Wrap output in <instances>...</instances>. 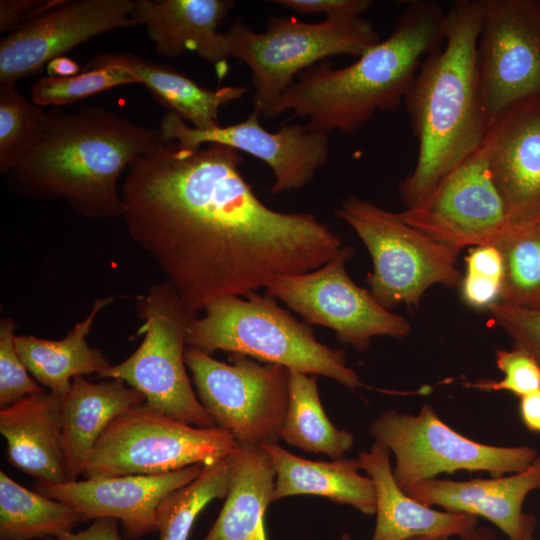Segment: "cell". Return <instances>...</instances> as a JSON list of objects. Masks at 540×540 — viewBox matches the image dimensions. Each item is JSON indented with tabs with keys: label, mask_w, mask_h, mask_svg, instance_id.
<instances>
[{
	"label": "cell",
	"mask_w": 540,
	"mask_h": 540,
	"mask_svg": "<svg viewBox=\"0 0 540 540\" xmlns=\"http://www.w3.org/2000/svg\"><path fill=\"white\" fill-rule=\"evenodd\" d=\"M140 84L128 70L118 66L84 68L71 77L45 76L31 87V101L38 106H64L113 87Z\"/></svg>",
	"instance_id": "33"
},
{
	"label": "cell",
	"mask_w": 540,
	"mask_h": 540,
	"mask_svg": "<svg viewBox=\"0 0 540 540\" xmlns=\"http://www.w3.org/2000/svg\"><path fill=\"white\" fill-rule=\"evenodd\" d=\"M82 521L71 506L26 489L0 472V540L57 539Z\"/></svg>",
	"instance_id": "29"
},
{
	"label": "cell",
	"mask_w": 540,
	"mask_h": 540,
	"mask_svg": "<svg viewBox=\"0 0 540 540\" xmlns=\"http://www.w3.org/2000/svg\"><path fill=\"white\" fill-rule=\"evenodd\" d=\"M467 271L494 279H503V261L500 252L493 245L477 246L466 258Z\"/></svg>",
	"instance_id": "40"
},
{
	"label": "cell",
	"mask_w": 540,
	"mask_h": 540,
	"mask_svg": "<svg viewBox=\"0 0 540 540\" xmlns=\"http://www.w3.org/2000/svg\"><path fill=\"white\" fill-rule=\"evenodd\" d=\"M224 34L230 57L251 71L253 108L265 118L302 71L330 56L358 58L380 41L374 26L362 17L305 23L272 16L261 33L235 19Z\"/></svg>",
	"instance_id": "6"
},
{
	"label": "cell",
	"mask_w": 540,
	"mask_h": 540,
	"mask_svg": "<svg viewBox=\"0 0 540 540\" xmlns=\"http://www.w3.org/2000/svg\"><path fill=\"white\" fill-rule=\"evenodd\" d=\"M239 443L228 431L173 419L145 402L117 416L96 442L83 467L85 479L159 475L192 465H210Z\"/></svg>",
	"instance_id": "9"
},
{
	"label": "cell",
	"mask_w": 540,
	"mask_h": 540,
	"mask_svg": "<svg viewBox=\"0 0 540 540\" xmlns=\"http://www.w3.org/2000/svg\"><path fill=\"white\" fill-rule=\"evenodd\" d=\"M137 311L144 321L137 332L144 335L142 343L99 376L125 382L143 395L146 404L173 419L200 428L217 427L186 370L187 333L197 314L167 281L138 296Z\"/></svg>",
	"instance_id": "7"
},
{
	"label": "cell",
	"mask_w": 540,
	"mask_h": 540,
	"mask_svg": "<svg viewBox=\"0 0 540 540\" xmlns=\"http://www.w3.org/2000/svg\"><path fill=\"white\" fill-rule=\"evenodd\" d=\"M341 540H351L350 535L347 533L343 534Z\"/></svg>",
	"instance_id": "46"
},
{
	"label": "cell",
	"mask_w": 540,
	"mask_h": 540,
	"mask_svg": "<svg viewBox=\"0 0 540 540\" xmlns=\"http://www.w3.org/2000/svg\"><path fill=\"white\" fill-rule=\"evenodd\" d=\"M104 66L128 70L168 111L202 130L218 126L220 108L241 99L248 91L244 86L206 89L173 67L126 52L97 54L85 68Z\"/></svg>",
	"instance_id": "24"
},
{
	"label": "cell",
	"mask_w": 540,
	"mask_h": 540,
	"mask_svg": "<svg viewBox=\"0 0 540 540\" xmlns=\"http://www.w3.org/2000/svg\"><path fill=\"white\" fill-rule=\"evenodd\" d=\"M163 143L159 129L100 106L69 113L54 108L6 176L10 188L23 196L64 200L86 218L123 217L121 173Z\"/></svg>",
	"instance_id": "2"
},
{
	"label": "cell",
	"mask_w": 540,
	"mask_h": 540,
	"mask_svg": "<svg viewBox=\"0 0 540 540\" xmlns=\"http://www.w3.org/2000/svg\"><path fill=\"white\" fill-rule=\"evenodd\" d=\"M262 448L276 471L273 502L289 496L314 495L350 505L365 515L375 514V486L369 476L358 472V460L312 461L292 454L278 443Z\"/></svg>",
	"instance_id": "25"
},
{
	"label": "cell",
	"mask_w": 540,
	"mask_h": 540,
	"mask_svg": "<svg viewBox=\"0 0 540 540\" xmlns=\"http://www.w3.org/2000/svg\"><path fill=\"white\" fill-rule=\"evenodd\" d=\"M62 397L41 391L0 408L9 462L48 483L67 481L61 440Z\"/></svg>",
	"instance_id": "21"
},
{
	"label": "cell",
	"mask_w": 540,
	"mask_h": 540,
	"mask_svg": "<svg viewBox=\"0 0 540 540\" xmlns=\"http://www.w3.org/2000/svg\"><path fill=\"white\" fill-rule=\"evenodd\" d=\"M370 434L395 456L394 478L404 491L441 473L487 471L493 477L526 470L538 456L531 446L499 447L475 442L445 424L424 404L417 415L382 412Z\"/></svg>",
	"instance_id": "11"
},
{
	"label": "cell",
	"mask_w": 540,
	"mask_h": 540,
	"mask_svg": "<svg viewBox=\"0 0 540 540\" xmlns=\"http://www.w3.org/2000/svg\"><path fill=\"white\" fill-rule=\"evenodd\" d=\"M279 438L302 451L343 458L354 443L347 430L336 428L327 417L314 375L289 370V397Z\"/></svg>",
	"instance_id": "28"
},
{
	"label": "cell",
	"mask_w": 540,
	"mask_h": 540,
	"mask_svg": "<svg viewBox=\"0 0 540 540\" xmlns=\"http://www.w3.org/2000/svg\"><path fill=\"white\" fill-rule=\"evenodd\" d=\"M360 469L372 479L376 491V525L371 540H407L416 536H463L477 526V517L437 511L408 496L397 484L390 450L374 442L359 454Z\"/></svg>",
	"instance_id": "22"
},
{
	"label": "cell",
	"mask_w": 540,
	"mask_h": 540,
	"mask_svg": "<svg viewBox=\"0 0 540 540\" xmlns=\"http://www.w3.org/2000/svg\"><path fill=\"white\" fill-rule=\"evenodd\" d=\"M540 489V454L523 472L490 479L452 481L429 479L404 492L426 506L481 516L496 525L508 540H534L537 519L523 512L526 496Z\"/></svg>",
	"instance_id": "19"
},
{
	"label": "cell",
	"mask_w": 540,
	"mask_h": 540,
	"mask_svg": "<svg viewBox=\"0 0 540 540\" xmlns=\"http://www.w3.org/2000/svg\"><path fill=\"white\" fill-rule=\"evenodd\" d=\"M354 249L345 245L332 260L310 272L275 279L265 290L300 315L308 325L332 329L339 342L359 352L372 338H404L410 323L383 307L370 291L358 286L346 271Z\"/></svg>",
	"instance_id": "12"
},
{
	"label": "cell",
	"mask_w": 540,
	"mask_h": 540,
	"mask_svg": "<svg viewBox=\"0 0 540 540\" xmlns=\"http://www.w3.org/2000/svg\"><path fill=\"white\" fill-rule=\"evenodd\" d=\"M41 540H57L55 538H45V539H41Z\"/></svg>",
	"instance_id": "47"
},
{
	"label": "cell",
	"mask_w": 540,
	"mask_h": 540,
	"mask_svg": "<svg viewBox=\"0 0 540 540\" xmlns=\"http://www.w3.org/2000/svg\"><path fill=\"white\" fill-rule=\"evenodd\" d=\"M191 322L186 344L212 355L221 350L289 370L321 375L351 390L363 386L347 365L342 349L319 342L310 325L297 320L270 294L257 291L225 296L204 308Z\"/></svg>",
	"instance_id": "5"
},
{
	"label": "cell",
	"mask_w": 540,
	"mask_h": 540,
	"mask_svg": "<svg viewBox=\"0 0 540 540\" xmlns=\"http://www.w3.org/2000/svg\"><path fill=\"white\" fill-rule=\"evenodd\" d=\"M203 465L159 475H120L48 483L36 481L34 490L74 508L82 520H119L125 539L157 532L156 510L172 491L194 480Z\"/></svg>",
	"instance_id": "17"
},
{
	"label": "cell",
	"mask_w": 540,
	"mask_h": 540,
	"mask_svg": "<svg viewBox=\"0 0 540 540\" xmlns=\"http://www.w3.org/2000/svg\"><path fill=\"white\" fill-rule=\"evenodd\" d=\"M232 454L204 466L194 480L172 491L160 502L155 515L159 540H189L202 510L211 501L226 497Z\"/></svg>",
	"instance_id": "30"
},
{
	"label": "cell",
	"mask_w": 540,
	"mask_h": 540,
	"mask_svg": "<svg viewBox=\"0 0 540 540\" xmlns=\"http://www.w3.org/2000/svg\"><path fill=\"white\" fill-rule=\"evenodd\" d=\"M113 300L112 297L97 299L87 317L61 340L16 336L17 352L29 373L41 386L64 398L75 377L91 373L99 376L111 366L100 350L89 346L87 336L96 316Z\"/></svg>",
	"instance_id": "27"
},
{
	"label": "cell",
	"mask_w": 540,
	"mask_h": 540,
	"mask_svg": "<svg viewBox=\"0 0 540 540\" xmlns=\"http://www.w3.org/2000/svg\"><path fill=\"white\" fill-rule=\"evenodd\" d=\"M484 146L513 227L540 220V95L492 120Z\"/></svg>",
	"instance_id": "18"
},
{
	"label": "cell",
	"mask_w": 540,
	"mask_h": 540,
	"mask_svg": "<svg viewBox=\"0 0 540 540\" xmlns=\"http://www.w3.org/2000/svg\"><path fill=\"white\" fill-rule=\"evenodd\" d=\"M493 320L514 341L515 347L540 363V309L511 307L500 302L488 307Z\"/></svg>",
	"instance_id": "36"
},
{
	"label": "cell",
	"mask_w": 540,
	"mask_h": 540,
	"mask_svg": "<svg viewBox=\"0 0 540 540\" xmlns=\"http://www.w3.org/2000/svg\"><path fill=\"white\" fill-rule=\"evenodd\" d=\"M145 402L125 382L112 379L92 383L75 377L61 403V440L67 481L78 480L96 442L121 413Z\"/></svg>",
	"instance_id": "23"
},
{
	"label": "cell",
	"mask_w": 540,
	"mask_h": 540,
	"mask_svg": "<svg viewBox=\"0 0 540 540\" xmlns=\"http://www.w3.org/2000/svg\"><path fill=\"white\" fill-rule=\"evenodd\" d=\"M477 45L480 90L489 123L540 95V0H482Z\"/></svg>",
	"instance_id": "14"
},
{
	"label": "cell",
	"mask_w": 540,
	"mask_h": 540,
	"mask_svg": "<svg viewBox=\"0 0 540 540\" xmlns=\"http://www.w3.org/2000/svg\"><path fill=\"white\" fill-rule=\"evenodd\" d=\"M241 152L175 141L135 159L121 196L131 238L193 313L335 258L338 234L307 212L266 206L243 177Z\"/></svg>",
	"instance_id": "1"
},
{
	"label": "cell",
	"mask_w": 540,
	"mask_h": 540,
	"mask_svg": "<svg viewBox=\"0 0 540 540\" xmlns=\"http://www.w3.org/2000/svg\"><path fill=\"white\" fill-rule=\"evenodd\" d=\"M410 226L457 251L494 244L513 225L483 144L420 201L399 213Z\"/></svg>",
	"instance_id": "13"
},
{
	"label": "cell",
	"mask_w": 540,
	"mask_h": 540,
	"mask_svg": "<svg viewBox=\"0 0 540 540\" xmlns=\"http://www.w3.org/2000/svg\"><path fill=\"white\" fill-rule=\"evenodd\" d=\"M273 2L300 14H324L326 19L360 18L373 5L371 0H275Z\"/></svg>",
	"instance_id": "37"
},
{
	"label": "cell",
	"mask_w": 540,
	"mask_h": 540,
	"mask_svg": "<svg viewBox=\"0 0 540 540\" xmlns=\"http://www.w3.org/2000/svg\"><path fill=\"white\" fill-rule=\"evenodd\" d=\"M492 245L504 268L498 302L540 309V220L512 227Z\"/></svg>",
	"instance_id": "31"
},
{
	"label": "cell",
	"mask_w": 540,
	"mask_h": 540,
	"mask_svg": "<svg viewBox=\"0 0 540 540\" xmlns=\"http://www.w3.org/2000/svg\"><path fill=\"white\" fill-rule=\"evenodd\" d=\"M222 362L186 347L185 363L196 394L217 427L230 432L239 445L277 443L289 397V369L229 354Z\"/></svg>",
	"instance_id": "10"
},
{
	"label": "cell",
	"mask_w": 540,
	"mask_h": 540,
	"mask_svg": "<svg viewBox=\"0 0 540 540\" xmlns=\"http://www.w3.org/2000/svg\"><path fill=\"white\" fill-rule=\"evenodd\" d=\"M496 363L505 375L502 380H479L464 383V386L484 391H508L519 398L540 388V363L528 352L517 347L509 351L498 350Z\"/></svg>",
	"instance_id": "35"
},
{
	"label": "cell",
	"mask_w": 540,
	"mask_h": 540,
	"mask_svg": "<svg viewBox=\"0 0 540 540\" xmlns=\"http://www.w3.org/2000/svg\"><path fill=\"white\" fill-rule=\"evenodd\" d=\"M254 110L243 121L211 129H197L167 111L160 123L164 142L197 147L220 144L262 160L274 175L271 194L307 186L329 157L328 135L300 124H284L277 131L265 129Z\"/></svg>",
	"instance_id": "15"
},
{
	"label": "cell",
	"mask_w": 540,
	"mask_h": 540,
	"mask_svg": "<svg viewBox=\"0 0 540 540\" xmlns=\"http://www.w3.org/2000/svg\"><path fill=\"white\" fill-rule=\"evenodd\" d=\"M461 540H499L492 530L486 527H474L469 530L463 536L460 537Z\"/></svg>",
	"instance_id": "44"
},
{
	"label": "cell",
	"mask_w": 540,
	"mask_h": 540,
	"mask_svg": "<svg viewBox=\"0 0 540 540\" xmlns=\"http://www.w3.org/2000/svg\"><path fill=\"white\" fill-rule=\"evenodd\" d=\"M65 0H1L0 32L12 33L38 19Z\"/></svg>",
	"instance_id": "38"
},
{
	"label": "cell",
	"mask_w": 540,
	"mask_h": 540,
	"mask_svg": "<svg viewBox=\"0 0 540 540\" xmlns=\"http://www.w3.org/2000/svg\"><path fill=\"white\" fill-rule=\"evenodd\" d=\"M407 540H449V538L443 537V536H428V535H423V536L412 537V538H409V539H407Z\"/></svg>",
	"instance_id": "45"
},
{
	"label": "cell",
	"mask_w": 540,
	"mask_h": 540,
	"mask_svg": "<svg viewBox=\"0 0 540 540\" xmlns=\"http://www.w3.org/2000/svg\"><path fill=\"white\" fill-rule=\"evenodd\" d=\"M57 540H121L117 520L94 519L89 527L78 532L66 533Z\"/></svg>",
	"instance_id": "41"
},
{
	"label": "cell",
	"mask_w": 540,
	"mask_h": 540,
	"mask_svg": "<svg viewBox=\"0 0 540 540\" xmlns=\"http://www.w3.org/2000/svg\"><path fill=\"white\" fill-rule=\"evenodd\" d=\"M367 248L373 271L366 282L372 296L386 309L417 305L435 284L454 287L462 282L459 251L407 224L399 213L349 195L335 208Z\"/></svg>",
	"instance_id": "8"
},
{
	"label": "cell",
	"mask_w": 540,
	"mask_h": 540,
	"mask_svg": "<svg viewBox=\"0 0 540 540\" xmlns=\"http://www.w3.org/2000/svg\"><path fill=\"white\" fill-rule=\"evenodd\" d=\"M482 0H458L446 13L445 46L428 55L404 99L418 156L399 185L408 207L423 199L484 142L489 120L477 66Z\"/></svg>",
	"instance_id": "3"
},
{
	"label": "cell",
	"mask_w": 540,
	"mask_h": 540,
	"mask_svg": "<svg viewBox=\"0 0 540 540\" xmlns=\"http://www.w3.org/2000/svg\"><path fill=\"white\" fill-rule=\"evenodd\" d=\"M48 76L71 77L80 73V67L73 59L60 56L50 61L47 66Z\"/></svg>",
	"instance_id": "43"
},
{
	"label": "cell",
	"mask_w": 540,
	"mask_h": 540,
	"mask_svg": "<svg viewBox=\"0 0 540 540\" xmlns=\"http://www.w3.org/2000/svg\"><path fill=\"white\" fill-rule=\"evenodd\" d=\"M276 471L262 447L242 446L232 454L225 502L203 540H268L264 515L273 502Z\"/></svg>",
	"instance_id": "26"
},
{
	"label": "cell",
	"mask_w": 540,
	"mask_h": 540,
	"mask_svg": "<svg viewBox=\"0 0 540 540\" xmlns=\"http://www.w3.org/2000/svg\"><path fill=\"white\" fill-rule=\"evenodd\" d=\"M16 324L9 317L0 321V407L41 392L42 386L29 375L15 344Z\"/></svg>",
	"instance_id": "34"
},
{
	"label": "cell",
	"mask_w": 540,
	"mask_h": 540,
	"mask_svg": "<svg viewBox=\"0 0 540 540\" xmlns=\"http://www.w3.org/2000/svg\"><path fill=\"white\" fill-rule=\"evenodd\" d=\"M133 6L134 0H65L1 40L0 84L15 85L97 35L136 26Z\"/></svg>",
	"instance_id": "16"
},
{
	"label": "cell",
	"mask_w": 540,
	"mask_h": 540,
	"mask_svg": "<svg viewBox=\"0 0 540 540\" xmlns=\"http://www.w3.org/2000/svg\"><path fill=\"white\" fill-rule=\"evenodd\" d=\"M46 113L12 84H0V173L6 175L33 142Z\"/></svg>",
	"instance_id": "32"
},
{
	"label": "cell",
	"mask_w": 540,
	"mask_h": 540,
	"mask_svg": "<svg viewBox=\"0 0 540 540\" xmlns=\"http://www.w3.org/2000/svg\"><path fill=\"white\" fill-rule=\"evenodd\" d=\"M446 13L435 2L413 0L390 35L355 62L332 68L326 59L302 71L273 107L307 118L309 130L351 134L377 111L399 108L424 59L442 47Z\"/></svg>",
	"instance_id": "4"
},
{
	"label": "cell",
	"mask_w": 540,
	"mask_h": 540,
	"mask_svg": "<svg viewBox=\"0 0 540 540\" xmlns=\"http://www.w3.org/2000/svg\"><path fill=\"white\" fill-rule=\"evenodd\" d=\"M519 412L525 427L540 433V388L520 397Z\"/></svg>",
	"instance_id": "42"
},
{
	"label": "cell",
	"mask_w": 540,
	"mask_h": 540,
	"mask_svg": "<svg viewBox=\"0 0 540 540\" xmlns=\"http://www.w3.org/2000/svg\"><path fill=\"white\" fill-rule=\"evenodd\" d=\"M234 5L231 0H134L132 18L145 26L160 56L194 52L214 67L220 82L230 53L225 34L217 29Z\"/></svg>",
	"instance_id": "20"
},
{
	"label": "cell",
	"mask_w": 540,
	"mask_h": 540,
	"mask_svg": "<svg viewBox=\"0 0 540 540\" xmlns=\"http://www.w3.org/2000/svg\"><path fill=\"white\" fill-rule=\"evenodd\" d=\"M461 285L464 301L473 307H489L499 301L501 280L466 272Z\"/></svg>",
	"instance_id": "39"
}]
</instances>
